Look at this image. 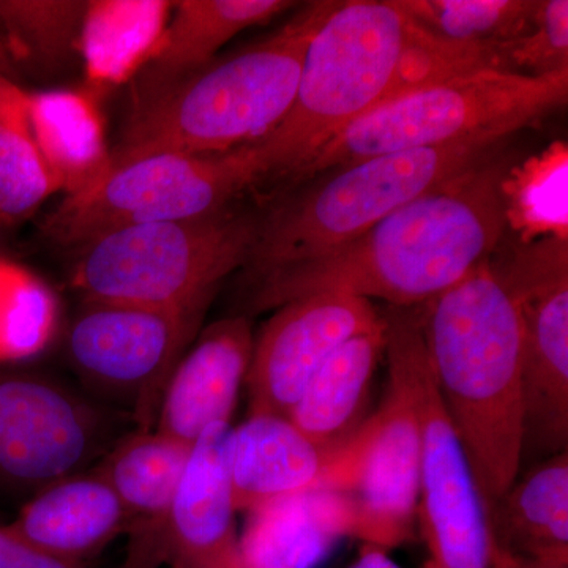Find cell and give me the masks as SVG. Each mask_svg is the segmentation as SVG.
Instances as JSON below:
<instances>
[{
  "instance_id": "25",
  "label": "cell",
  "mask_w": 568,
  "mask_h": 568,
  "mask_svg": "<svg viewBox=\"0 0 568 568\" xmlns=\"http://www.w3.org/2000/svg\"><path fill=\"white\" fill-rule=\"evenodd\" d=\"M173 7L166 0L88 2L80 59L91 88L104 91L133 81L155 54Z\"/></svg>"
},
{
  "instance_id": "2",
  "label": "cell",
  "mask_w": 568,
  "mask_h": 568,
  "mask_svg": "<svg viewBox=\"0 0 568 568\" xmlns=\"http://www.w3.org/2000/svg\"><path fill=\"white\" fill-rule=\"evenodd\" d=\"M424 334L440 399L493 503L519 476L526 409L521 323L489 260L425 305Z\"/></svg>"
},
{
  "instance_id": "15",
  "label": "cell",
  "mask_w": 568,
  "mask_h": 568,
  "mask_svg": "<svg viewBox=\"0 0 568 568\" xmlns=\"http://www.w3.org/2000/svg\"><path fill=\"white\" fill-rule=\"evenodd\" d=\"M231 429V425H213L193 444L153 555V567L239 568Z\"/></svg>"
},
{
  "instance_id": "17",
  "label": "cell",
  "mask_w": 568,
  "mask_h": 568,
  "mask_svg": "<svg viewBox=\"0 0 568 568\" xmlns=\"http://www.w3.org/2000/svg\"><path fill=\"white\" fill-rule=\"evenodd\" d=\"M6 528L40 555L84 566L115 538L129 534L132 521L106 478L95 469L44 488Z\"/></svg>"
},
{
  "instance_id": "20",
  "label": "cell",
  "mask_w": 568,
  "mask_h": 568,
  "mask_svg": "<svg viewBox=\"0 0 568 568\" xmlns=\"http://www.w3.org/2000/svg\"><path fill=\"white\" fill-rule=\"evenodd\" d=\"M331 455L315 446L284 416L252 413L231 429L230 474L234 506L253 510L324 488Z\"/></svg>"
},
{
  "instance_id": "24",
  "label": "cell",
  "mask_w": 568,
  "mask_h": 568,
  "mask_svg": "<svg viewBox=\"0 0 568 568\" xmlns=\"http://www.w3.org/2000/svg\"><path fill=\"white\" fill-rule=\"evenodd\" d=\"M29 122L37 148L67 196L95 185L111 168V149L92 91L28 92Z\"/></svg>"
},
{
  "instance_id": "31",
  "label": "cell",
  "mask_w": 568,
  "mask_h": 568,
  "mask_svg": "<svg viewBox=\"0 0 568 568\" xmlns=\"http://www.w3.org/2000/svg\"><path fill=\"white\" fill-rule=\"evenodd\" d=\"M506 73L548 77L568 71V2L537 0L532 24L514 40L497 43Z\"/></svg>"
},
{
  "instance_id": "4",
  "label": "cell",
  "mask_w": 568,
  "mask_h": 568,
  "mask_svg": "<svg viewBox=\"0 0 568 568\" xmlns=\"http://www.w3.org/2000/svg\"><path fill=\"white\" fill-rule=\"evenodd\" d=\"M407 22L399 0L338 2L306 50L286 118L253 144L263 179L294 181L336 134L390 99Z\"/></svg>"
},
{
  "instance_id": "12",
  "label": "cell",
  "mask_w": 568,
  "mask_h": 568,
  "mask_svg": "<svg viewBox=\"0 0 568 568\" xmlns=\"http://www.w3.org/2000/svg\"><path fill=\"white\" fill-rule=\"evenodd\" d=\"M388 364L379 409L332 455L324 488L349 497L354 537L387 549L413 536L420 495V429L405 377Z\"/></svg>"
},
{
  "instance_id": "6",
  "label": "cell",
  "mask_w": 568,
  "mask_h": 568,
  "mask_svg": "<svg viewBox=\"0 0 568 568\" xmlns=\"http://www.w3.org/2000/svg\"><path fill=\"white\" fill-rule=\"evenodd\" d=\"M567 100L568 71L523 77L487 70L436 82L347 125L294 181H308L386 153L443 148L473 138L506 140L566 106Z\"/></svg>"
},
{
  "instance_id": "36",
  "label": "cell",
  "mask_w": 568,
  "mask_h": 568,
  "mask_svg": "<svg viewBox=\"0 0 568 568\" xmlns=\"http://www.w3.org/2000/svg\"><path fill=\"white\" fill-rule=\"evenodd\" d=\"M425 568H436V567H435V566H433V564H432V562H429V560H428V562H426Z\"/></svg>"
},
{
  "instance_id": "22",
  "label": "cell",
  "mask_w": 568,
  "mask_h": 568,
  "mask_svg": "<svg viewBox=\"0 0 568 568\" xmlns=\"http://www.w3.org/2000/svg\"><path fill=\"white\" fill-rule=\"evenodd\" d=\"M384 354L386 321L376 331L354 336L335 351L291 409L287 418L331 457L368 420L373 379Z\"/></svg>"
},
{
  "instance_id": "1",
  "label": "cell",
  "mask_w": 568,
  "mask_h": 568,
  "mask_svg": "<svg viewBox=\"0 0 568 568\" xmlns=\"http://www.w3.org/2000/svg\"><path fill=\"white\" fill-rule=\"evenodd\" d=\"M491 155L381 220L342 248L254 278L250 306L276 310L316 293L381 298L396 308L428 305L499 248L506 234Z\"/></svg>"
},
{
  "instance_id": "29",
  "label": "cell",
  "mask_w": 568,
  "mask_h": 568,
  "mask_svg": "<svg viewBox=\"0 0 568 568\" xmlns=\"http://www.w3.org/2000/svg\"><path fill=\"white\" fill-rule=\"evenodd\" d=\"M399 6L417 28L437 39L493 44L528 31L537 0H399Z\"/></svg>"
},
{
  "instance_id": "3",
  "label": "cell",
  "mask_w": 568,
  "mask_h": 568,
  "mask_svg": "<svg viewBox=\"0 0 568 568\" xmlns=\"http://www.w3.org/2000/svg\"><path fill=\"white\" fill-rule=\"evenodd\" d=\"M336 6L305 3L271 36L134 104L111 166L156 153L230 152L274 132L293 106L306 50Z\"/></svg>"
},
{
  "instance_id": "9",
  "label": "cell",
  "mask_w": 568,
  "mask_h": 568,
  "mask_svg": "<svg viewBox=\"0 0 568 568\" xmlns=\"http://www.w3.org/2000/svg\"><path fill=\"white\" fill-rule=\"evenodd\" d=\"M261 181L253 144L205 155L156 153L111 166L95 185L63 197L43 230L55 244L81 248L121 227L222 212Z\"/></svg>"
},
{
  "instance_id": "35",
  "label": "cell",
  "mask_w": 568,
  "mask_h": 568,
  "mask_svg": "<svg viewBox=\"0 0 568 568\" xmlns=\"http://www.w3.org/2000/svg\"><path fill=\"white\" fill-rule=\"evenodd\" d=\"M13 63H11V59L9 55V51H7L6 40H3L2 29H0V74L3 77L10 78L13 74Z\"/></svg>"
},
{
  "instance_id": "28",
  "label": "cell",
  "mask_w": 568,
  "mask_h": 568,
  "mask_svg": "<svg viewBox=\"0 0 568 568\" xmlns=\"http://www.w3.org/2000/svg\"><path fill=\"white\" fill-rule=\"evenodd\" d=\"M58 192L33 138L28 92L0 74V215L22 219Z\"/></svg>"
},
{
  "instance_id": "21",
  "label": "cell",
  "mask_w": 568,
  "mask_h": 568,
  "mask_svg": "<svg viewBox=\"0 0 568 568\" xmlns=\"http://www.w3.org/2000/svg\"><path fill=\"white\" fill-rule=\"evenodd\" d=\"M287 0H181L151 61L133 80V106L215 59L227 41L294 9Z\"/></svg>"
},
{
  "instance_id": "14",
  "label": "cell",
  "mask_w": 568,
  "mask_h": 568,
  "mask_svg": "<svg viewBox=\"0 0 568 568\" xmlns=\"http://www.w3.org/2000/svg\"><path fill=\"white\" fill-rule=\"evenodd\" d=\"M383 324L373 302L353 294H310L276 308L254 338L245 381L252 413L290 416L306 384L335 351Z\"/></svg>"
},
{
  "instance_id": "30",
  "label": "cell",
  "mask_w": 568,
  "mask_h": 568,
  "mask_svg": "<svg viewBox=\"0 0 568 568\" xmlns=\"http://www.w3.org/2000/svg\"><path fill=\"white\" fill-rule=\"evenodd\" d=\"M55 321L50 287L20 265L0 260V361L40 353L54 334Z\"/></svg>"
},
{
  "instance_id": "27",
  "label": "cell",
  "mask_w": 568,
  "mask_h": 568,
  "mask_svg": "<svg viewBox=\"0 0 568 568\" xmlns=\"http://www.w3.org/2000/svg\"><path fill=\"white\" fill-rule=\"evenodd\" d=\"M85 0H0V29L14 69L58 77L80 62Z\"/></svg>"
},
{
  "instance_id": "19",
  "label": "cell",
  "mask_w": 568,
  "mask_h": 568,
  "mask_svg": "<svg viewBox=\"0 0 568 568\" xmlns=\"http://www.w3.org/2000/svg\"><path fill=\"white\" fill-rule=\"evenodd\" d=\"M239 536V568H315L339 540L354 537L349 497L317 488L248 510Z\"/></svg>"
},
{
  "instance_id": "32",
  "label": "cell",
  "mask_w": 568,
  "mask_h": 568,
  "mask_svg": "<svg viewBox=\"0 0 568 568\" xmlns=\"http://www.w3.org/2000/svg\"><path fill=\"white\" fill-rule=\"evenodd\" d=\"M0 568H85L40 555L0 526Z\"/></svg>"
},
{
  "instance_id": "33",
  "label": "cell",
  "mask_w": 568,
  "mask_h": 568,
  "mask_svg": "<svg viewBox=\"0 0 568 568\" xmlns=\"http://www.w3.org/2000/svg\"><path fill=\"white\" fill-rule=\"evenodd\" d=\"M347 568H402L395 560L390 559L386 549L365 545L361 549V555Z\"/></svg>"
},
{
  "instance_id": "11",
  "label": "cell",
  "mask_w": 568,
  "mask_h": 568,
  "mask_svg": "<svg viewBox=\"0 0 568 568\" xmlns=\"http://www.w3.org/2000/svg\"><path fill=\"white\" fill-rule=\"evenodd\" d=\"M115 418L40 373L0 369V491L28 503L85 473L119 439Z\"/></svg>"
},
{
  "instance_id": "34",
  "label": "cell",
  "mask_w": 568,
  "mask_h": 568,
  "mask_svg": "<svg viewBox=\"0 0 568 568\" xmlns=\"http://www.w3.org/2000/svg\"><path fill=\"white\" fill-rule=\"evenodd\" d=\"M503 568H568V564L562 562H534V560H519L514 558L506 559Z\"/></svg>"
},
{
  "instance_id": "8",
  "label": "cell",
  "mask_w": 568,
  "mask_h": 568,
  "mask_svg": "<svg viewBox=\"0 0 568 568\" xmlns=\"http://www.w3.org/2000/svg\"><path fill=\"white\" fill-rule=\"evenodd\" d=\"M384 313L386 357L405 377L420 429L418 518L429 562L436 568H503L489 528L488 507L457 429L433 376L424 334V310Z\"/></svg>"
},
{
  "instance_id": "13",
  "label": "cell",
  "mask_w": 568,
  "mask_h": 568,
  "mask_svg": "<svg viewBox=\"0 0 568 568\" xmlns=\"http://www.w3.org/2000/svg\"><path fill=\"white\" fill-rule=\"evenodd\" d=\"M493 272L518 310L523 332L526 443L552 455L568 443V241L508 248Z\"/></svg>"
},
{
  "instance_id": "7",
  "label": "cell",
  "mask_w": 568,
  "mask_h": 568,
  "mask_svg": "<svg viewBox=\"0 0 568 568\" xmlns=\"http://www.w3.org/2000/svg\"><path fill=\"white\" fill-rule=\"evenodd\" d=\"M260 220L224 209L200 219L121 227L81 246L71 284L88 301L205 308L248 263Z\"/></svg>"
},
{
  "instance_id": "26",
  "label": "cell",
  "mask_w": 568,
  "mask_h": 568,
  "mask_svg": "<svg viewBox=\"0 0 568 568\" xmlns=\"http://www.w3.org/2000/svg\"><path fill=\"white\" fill-rule=\"evenodd\" d=\"M506 231L519 244L568 241V145L555 141L544 151L506 168L499 181Z\"/></svg>"
},
{
  "instance_id": "10",
  "label": "cell",
  "mask_w": 568,
  "mask_h": 568,
  "mask_svg": "<svg viewBox=\"0 0 568 568\" xmlns=\"http://www.w3.org/2000/svg\"><path fill=\"white\" fill-rule=\"evenodd\" d=\"M205 312L85 298L67 332V361L92 392L132 410L141 429H151L168 379Z\"/></svg>"
},
{
  "instance_id": "5",
  "label": "cell",
  "mask_w": 568,
  "mask_h": 568,
  "mask_svg": "<svg viewBox=\"0 0 568 568\" xmlns=\"http://www.w3.org/2000/svg\"><path fill=\"white\" fill-rule=\"evenodd\" d=\"M504 140L473 138L414 149L327 171L260 222L250 254L252 278L335 252L469 168L495 155Z\"/></svg>"
},
{
  "instance_id": "23",
  "label": "cell",
  "mask_w": 568,
  "mask_h": 568,
  "mask_svg": "<svg viewBox=\"0 0 568 568\" xmlns=\"http://www.w3.org/2000/svg\"><path fill=\"white\" fill-rule=\"evenodd\" d=\"M497 549L508 558L568 564V452L515 478L487 504Z\"/></svg>"
},
{
  "instance_id": "16",
  "label": "cell",
  "mask_w": 568,
  "mask_h": 568,
  "mask_svg": "<svg viewBox=\"0 0 568 568\" xmlns=\"http://www.w3.org/2000/svg\"><path fill=\"white\" fill-rule=\"evenodd\" d=\"M254 336L245 315L224 317L182 355L156 410V432L193 446L213 425H231L248 375Z\"/></svg>"
},
{
  "instance_id": "18",
  "label": "cell",
  "mask_w": 568,
  "mask_h": 568,
  "mask_svg": "<svg viewBox=\"0 0 568 568\" xmlns=\"http://www.w3.org/2000/svg\"><path fill=\"white\" fill-rule=\"evenodd\" d=\"M192 446L156 429H138L108 452L99 473L119 496L132 528L123 568H155L153 555Z\"/></svg>"
}]
</instances>
